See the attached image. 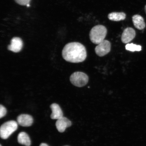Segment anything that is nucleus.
<instances>
[{"label":"nucleus","instance_id":"aec40b11","mask_svg":"<svg viewBox=\"0 0 146 146\" xmlns=\"http://www.w3.org/2000/svg\"></svg>","mask_w":146,"mask_h":146},{"label":"nucleus","instance_id":"6e6552de","mask_svg":"<svg viewBox=\"0 0 146 146\" xmlns=\"http://www.w3.org/2000/svg\"><path fill=\"white\" fill-rule=\"evenodd\" d=\"M72 122L68 118L63 117L57 120L56 125V129L59 132L63 133L67 128L70 127L72 125Z\"/></svg>","mask_w":146,"mask_h":146},{"label":"nucleus","instance_id":"f3484780","mask_svg":"<svg viewBox=\"0 0 146 146\" xmlns=\"http://www.w3.org/2000/svg\"><path fill=\"white\" fill-rule=\"evenodd\" d=\"M40 146H49L47 144L44 143H42L40 145Z\"/></svg>","mask_w":146,"mask_h":146},{"label":"nucleus","instance_id":"f8f14e48","mask_svg":"<svg viewBox=\"0 0 146 146\" xmlns=\"http://www.w3.org/2000/svg\"><path fill=\"white\" fill-rule=\"evenodd\" d=\"M18 143L22 145L26 146H30L31 140L28 134L25 132H21L18 135L17 137Z\"/></svg>","mask_w":146,"mask_h":146},{"label":"nucleus","instance_id":"7ed1b4c3","mask_svg":"<svg viewBox=\"0 0 146 146\" xmlns=\"http://www.w3.org/2000/svg\"><path fill=\"white\" fill-rule=\"evenodd\" d=\"M18 123L13 120L6 122L1 125L0 129V135L3 139H8L13 133L17 130Z\"/></svg>","mask_w":146,"mask_h":146},{"label":"nucleus","instance_id":"f257e3e1","mask_svg":"<svg viewBox=\"0 0 146 146\" xmlns=\"http://www.w3.org/2000/svg\"><path fill=\"white\" fill-rule=\"evenodd\" d=\"M62 56L65 61L69 62H82L86 58L87 51L81 43L73 42L65 46L62 51Z\"/></svg>","mask_w":146,"mask_h":146},{"label":"nucleus","instance_id":"f03ea898","mask_svg":"<svg viewBox=\"0 0 146 146\" xmlns=\"http://www.w3.org/2000/svg\"><path fill=\"white\" fill-rule=\"evenodd\" d=\"M107 32L106 28L103 25H98L93 27L89 34L91 41L95 44H99L104 40Z\"/></svg>","mask_w":146,"mask_h":146},{"label":"nucleus","instance_id":"39448f33","mask_svg":"<svg viewBox=\"0 0 146 146\" xmlns=\"http://www.w3.org/2000/svg\"><path fill=\"white\" fill-rule=\"evenodd\" d=\"M111 44L110 42L104 40L98 44L95 49L96 54L100 56H103L110 52Z\"/></svg>","mask_w":146,"mask_h":146},{"label":"nucleus","instance_id":"a211bd4d","mask_svg":"<svg viewBox=\"0 0 146 146\" xmlns=\"http://www.w3.org/2000/svg\"><path fill=\"white\" fill-rule=\"evenodd\" d=\"M145 11L146 13V5H145Z\"/></svg>","mask_w":146,"mask_h":146},{"label":"nucleus","instance_id":"4468645a","mask_svg":"<svg viewBox=\"0 0 146 146\" xmlns=\"http://www.w3.org/2000/svg\"><path fill=\"white\" fill-rule=\"evenodd\" d=\"M126 50L134 52L135 51H140L141 50V46L134 44L133 43L127 44L125 46Z\"/></svg>","mask_w":146,"mask_h":146},{"label":"nucleus","instance_id":"6ab92c4d","mask_svg":"<svg viewBox=\"0 0 146 146\" xmlns=\"http://www.w3.org/2000/svg\"><path fill=\"white\" fill-rule=\"evenodd\" d=\"M0 146H2L1 145H0Z\"/></svg>","mask_w":146,"mask_h":146},{"label":"nucleus","instance_id":"9b49d317","mask_svg":"<svg viewBox=\"0 0 146 146\" xmlns=\"http://www.w3.org/2000/svg\"><path fill=\"white\" fill-rule=\"evenodd\" d=\"M132 21L135 27L139 30L145 28V24L143 18L139 15H136L132 17Z\"/></svg>","mask_w":146,"mask_h":146},{"label":"nucleus","instance_id":"2eb2a0df","mask_svg":"<svg viewBox=\"0 0 146 146\" xmlns=\"http://www.w3.org/2000/svg\"><path fill=\"white\" fill-rule=\"evenodd\" d=\"M18 5H27L30 4L31 0H14Z\"/></svg>","mask_w":146,"mask_h":146},{"label":"nucleus","instance_id":"1a4fd4ad","mask_svg":"<svg viewBox=\"0 0 146 146\" xmlns=\"http://www.w3.org/2000/svg\"><path fill=\"white\" fill-rule=\"evenodd\" d=\"M17 121L18 124L21 126L28 127L32 125L33 119L30 115L23 114L18 117Z\"/></svg>","mask_w":146,"mask_h":146},{"label":"nucleus","instance_id":"20e7f679","mask_svg":"<svg viewBox=\"0 0 146 146\" xmlns=\"http://www.w3.org/2000/svg\"><path fill=\"white\" fill-rule=\"evenodd\" d=\"M70 80L71 83L75 86L81 87L85 86L88 83L89 78L84 73L76 72L71 75Z\"/></svg>","mask_w":146,"mask_h":146},{"label":"nucleus","instance_id":"9d476101","mask_svg":"<svg viewBox=\"0 0 146 146\" xmlns=\"http://www.w3.org/2000/svg\"><path fill=\"white\" fill-rule=\"evenodd\" d=\"M52 110L51 118L52 119H58L63 117L62 111L60 106L56 103L52 104L50 106Z\"/></svg>","mask_w":146,"mask_h":146},{"label":"nucleus","instance_id":"ddd939ff","mask_svg":"<svg viewBox=\"0 0 146 146\" xmlns=\"http://www.w3.org/2000/svg\"><path fill=\"white\" fill-rule=\"evenodd\" d=\"M126 16L123 12H112L108 15V18L111 21H118L125 20Z\"/></svg>","mask_w":146,"mask_h":146},{"label":"nucleus","instance_id":"dca6fc26","mask_svg":"<svg viewBox=\"0 0 146 146\" xmlns=\"http://www.w3.org/2000/svg\"><path fill=\"white\" fill-rule=\"evenodd\" d=\"M7 110L6 108L2 105H0V118H1L6 114Z\"/></svg>","mask_w":146,"mask_h":146},{"label":"nucleus","instance_id":"423d86ee","mask_svg":"<svg viewBox=\"0 0 146 146\" xmlns=\"http://www.w3.org/2000/svg\"><path fill=\"white\" fill-rule=\"evenodd\" d=\"M23 42L21 38L14 37L11 41V44L8 46V49L12 52L17 53L21 51L23 48Z\"/></svg>","mask_w":146,"mask_h":146},{"label":"nucleus","instance_id":"0eeeda50","mask_svg":"<svg viewBox=\"0 0 146 146\" xmlns=\"http://www.w3.org/2000/svg\"><path fill=\"white\" fill-rule=\"evenodd\" d=\"M136 36V32L131 27H127L122 34L121 40L124 43H128L132 41Z\"/></svg>","mask_w":146,"mask_h":146}]
</instances>
